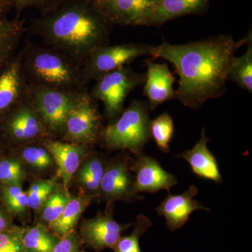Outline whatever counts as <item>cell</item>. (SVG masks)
<instances>
[{
    "label": "cell",
    "instance_id": "cb8c5ba5",
    "mask_svg": "<svg viewBox=\"0 0 252 252\" xmlns=\"http://www.w3.org/2000/svg\"><path fill=\"white\" fill-rule=\"evenodd\" d=\"M150 132L158 148L163 153H168L170 142L174 134V123L171 116L164 112L157 119L151 121Z\"/></svg>",
    "mask_w": 252,
    "mask_h": 252
},
{
    "label": "cell",
    "instance_id": "8fae6325",
    "mask_svg": "<svg viewBox=\"0 0 252 252\" xmlns=\"http://www.w3.org/2000/svg\"><path fill=\"white\" fill-rule=\"evenodd\" d=\"M104 212L97 216L84 220L81 225L80 238L82 243L94 251L104 249H114L122 237V233L132 223L122 225L113 217L112 208L109 206Z\"/></svg>",
    "mask_w": 252,
    "mask_h": 252
},
{
    "label": "cell",
    "instance_id": "3957f363",
    "mask_svg": "<svg viewBox=\"0 0 252 252\" xmlns=\"http://www.w3.org/2000/svg\"><path fill=\"white\" fill-rule=\"evenodd\" d=\"M18 54L29 85L72 92L86 89L84 65L59 50L28 43Z\"/></svg>",
    "mask_w": 252,
    "mask_h": 252
},
{
    "label": "cell",
    "instance_id": "277c9868",
    "mask_svg": "<svg viewBox=\"0 0 252 252\" xmlns=\"http://www.w3.org/2000/svg\"><path fill=\"white\" fill-rule=\"evenodd\" d=\"M147 102L135 99L123 111L116 122L100 131L101 138L109 149L128 150L135 156L143 153L152 138L151 119Z\"/></svg>",
    "mask_w": 252,
    "mask_h": 252
},
{
    "label": "cell",
    "instance_id": "4316f807",
    "mask_svg": "<svg viewBox=\"0 0 252 252\" xmlns=\"http://www.w3.org/2000/svg\"><path fill=\"white\" fill-rule=\"evenodd\" d=\"M56 188L57 185L54 179L38 180L32 184L26 191L28 207L34 210L41 208Z\"/></svg>",
    "mask_w": 252,
    "mask_h": 252
},
{
    "label": "cell",
    "instance_id": "30bf717a",
    "mask_svg": "<svg viewBox=\"0 0 252 252\" xmlns=\"http://www.w3.org/2000/svg\"><path fill=\"white\" fill-rule=\"evenodd\" d=\"M111 25L148 26L157 0H91Z\"/></svg>",
    "mask_w": 252,
    "mask_h": 252
},
{
    "label": "cell",
    "instance_id": "ffe728a7",
    "mask_svg": "<svg viewBox=\"0 0 252 252\" xmlns=\"http://www.w3.org/2000/svg\"><path fill=\"white\" fill-rule=\"evenodd\" d=\"M89 202L90 198L86 197L71 198L59 218L48 225V228L60 239L65 236L74 230Z\"/></svg>",
    "mask_w": 252,
    "mask_h": 252
},
{
    "label": "cell",
    "instance_id": "f546056e",
    "mask_svg": "<svg viewBox=\"0 0 252 252\" xmlns=\"http://www.w3.org/2000/svg\"><path fill=\"white\" fill-rule=\"evenodd\" d=\"M21 157L28 165L38 170H44L54 165V160L46 147L32 145L23 149Z\"/></svg>",
    "mask_w": 252,
    "mask_h": 252
},
{
    "label": "cell",
    "instance_id": "d6986e66",
    "mask_svg": "<svg viewBox=\"0 0 252 252\" xmlns=\"http://www.w3.org/2000/svg\"><path fill=\"white\" fill-rule=\"evenodd\" d=\"M210 0H157L151 13L148 26H160L167 21L205 12Z\"/></svg>",
    "mask_w": 252,
    "mask_h": 252
},
{
    "label": "cell",
    "instance_id": "484cf974",
    "mask_svg": "<svg viewBox=\"0 0 252 252\" xmlns=\"http://www.w3.org/2000/svg\"><path fill=\"white\" fill-rule=\"evenodd\" d=\"M71 198L67 190L56 188L41 207V220L48 225L55 221L61 215Z\"/></svg>",
    "mask_w": 252,
    "mask_h": 252
},
{
    "label": "cell",
    "instance_id": "7a4b0ae2",
    "mask_svg": "<svg viewBox=\"0 0 252 252\" xmlns=\"http://www.w3.org/2000/svg\"><path fill=\"white\" fill-rule=\"evenodd\" d=\"M112 25L91 0L56 3L32 25L44 45L68 55L84 65L94 50L110 43Z\"/></svg>",
    "mask_w": 252,
    "mask_h": 252
},
{
    "label": "cell",
    "instance_id": "d6a6232c",
    "mask_svg": "<svg viewBox=\"0 0 252 252\" xmlns=\"http://www.w3.org/2000/svg\"><path fill=\"white\" fill-rule=\"evenodd\" d=\"M82 244L80 235L73 230L60 239L59 241L49 252H77L80 250Z\"/></svg>",
    "mask_w": 252,
    "mask_h": 252
},
{
    "label": "cell",
    "instance_id": "f35d334b",
    "mask_svg": "<svg viewBox=\"0 0 252 252\" xmlns=\"http://www.w3.org/2000/svg\"><path fill=\"white\" fill-rule=\"evenodd\" d=\"M77 252H84V251H80V250H79V251Z\"/></svg>",
    "mask_w": 252,
    "mask_h": 252
},
{
    "label": "cell",
    "instance_id": "52a82bcc",
    "mask_svg": "<svg viewBox=\"0 0 252 252\" xmlns=\"http://www.w3.org/2000/svg\"><path fill=\"white\" fill-rule=\"evenodd\" d=\"M154 46L137 43L99 46L91 52L84 63L86 81H96L108 72L128 65L135 59L152 56Z\"/></svg>",
    "mask_w": 252,
    "mask_h": 252
},
{
    "label": "cell",
    "instance_id": "83f0119b",
    "mask_svg": "<svg viewBox=\"0 0 252 252\" xmlns=\"http://www.w3.org/2000/svg\"><path fill=\"white\" fill-rule=\"evenodd\" d=\"M1 198L10 213L21 215L27 209V193L21 186L4 185L1 189Z\"/></svg>",
    "mask_w": 252,
    "mask_h": 252
},
{
    "label": "cell",
    "instance_id": "ba28073f",
    "mask_svg": "<svg viewBox=\"0 0 252 252\" xmlns=\"http://www.w3.org/2000/svg\"><path fill=\"white\" fill-rule=\"evenodd\" d=\"M5 136L17 143H29L49 133L27 94L0 119Z\"/></svg>",
    "mask_w": 252,
    "mask_h": 252
},
{
    "label": "cell",
    "instance_id": "44dd1931",
    "mask_svg": "<svg viewBox=\"0 0 252 252\" xmlns=\"http://www.w3.org/2000/svg\"><path fill=\"white\" fill-rule=\"evenodd\" d=\"M21 239L27 252H49L60 240L46 225L41 223L22 228Z\"/></svg>",
    "mask_w": 252,
    "mask_h": 252
},
{
    "label": "cell",
    "instance_id": "5b68a950",
    "mask_svg": "<svg viewBox=\"0 0 252 252\" xmlns=\"http://www.w3.org/2000/svg\"><path fill=\"white\" fill-rule=\"evenodd\" d=\"M87 91L72 92L28 84L27 96L48 132L63 134L68 114Z\"/></svg>",
    "mask_w": 252,
    "mask_h": 252
},
{
    "label": "cell",
    "instance_id": "6da1fadb",
    "mask_svg": "<svg viewBox=\"0 0 252 252\" xmlns=\"http://www.w3.org/2000/svg\"><path fill=\"white\" fill-rule=\"evenodd\" d=\"M251 38L250 31L239 41L228 34L180 45L163 40L154 46L152 56L173 64L180 77L175 99L185 107L198 109L208 99L218 98L225 94L235 52Z\"/></svg>",
    "mask_w": 252,
    "mask_h": 252
},
{
    "label": "cell",
    "instance_id": "e0dca14e",
    "mask_svg": "<svg viewBox=\"0 0 252 252\" xmlns=\"http://www.w3.org/2000/svg\"><path fill=\"white\" fill-rule=\"evenodd\" d=\"M210 138L207 137L206 129L204 127L200 140L190 150L177 156L188 162L193 173L201 178L212 181L217 184L223 182V177L219 169L218 163L213 154L207 148Z\"/></svg>",
    "mask_w": 252,
    "mask_h": 252
},
{
    "label": "cell",
    "instance_id": "836d02e7",
    "mask_svg": "<svg viewBox=\"0 0 252 252\" xmlns=\"http://www.w3.org/2000/svg\"><path fill=\"white\" fill-rule=\"evenodd\" d=\"M24 23L18 20H9L0 15V38L25 31Z\"/></svg>",
    "mask_w": 252,
    "mask_h": 252
},
{
    "label": "cell",
    "instance_id": "7c38bea8",
    "mask_svg": "<svg viewBox=\"0 0 252 252\" xmlns=\"http://www.w3.org/2000/svg\"><path fill=\"white\" fill-rule=\"evenodd\" d=\"M130 170L135 172L134 186L137 193H154L162 190L170 193V189L177 184L175 176L164 170L157 159L144 153L131 160Z\"/></svg>",
    "mask_w": 252,
    "mask_h": 252
},
{
    "label": "cell",
    "instance_id": "d4e9b609",
    "mask_svg": "<svg viewBox=\"0 0 252 252\" xmlns=\"http://www.w3.org/2000/svg\"><path fill=\"white\" fill-rule=\"evenodd\" d=\"M134 228L130 235L121 237L113 250L114 252H142L140 239L152 225V221L144 215L137 216L133 223Z\"/></svg>",
    "mask_w": 252,
    "mask_h": 252
},
{
    "label": "cell",
    "instance_id": "f1b7e54d",
    "mask_svg": "<svg viewBox=\"0 0 252 252\" xmlns=\"http://www.w3.org/2000/svg\"><path fill=\"white\" fill-rule=\"evenodd\" d=\"M26 177L22 164L16 159L0 160V182L6 186H21Z\"/></svg>",
    "mask_w": 252,
    "mask_h": 252
},
{
    "label": "cell",
    "instance_id": "603a6c76",
    "mask_svg": "<svg viewBox=\"0 0 252 252\" xmlns=\"http://www.w3.org/2000/svg\"><path fill=\"white\" fill-rule=\"evenodd\" d=\"M106 167L101 158L94 157L88 159L78 171V180L91 195H97L99 193L101 181Z\"/></svg>",
    "mask_w": 252,
    "mask_h": 252
},
{
    "label": "cell",
    "instance_id": "d590c367",
    "mask_svg": "<svg viewBox=\"0 0 252 252\" xmlns=\"http://www.w3.org/2000/svg\"><path fill=\"white\" fill-rule=\"evenodd\" d=\"M16 225L13 224L11 217L7 212L0 207V233L14 228Z\"/></svg>",
    "mask_w": 252,
    "mask_h": 252
},
{
    "label": "cell",
    "instance_id": "8d00e7d4",
    "mask_svg": "<svg viewBox=\"0 0 252 252\" xmlns=\"http://www.w3.org/2000/svg\"><path fill=\"white\" fill-rule=\"evenodd\" d=\"M9 5L10 4L8 0H0V15L3 14Z\"/></svg>",
    "mask_w": 252,
    "mask_h": 252
},
{
    "label": "cell",
    "instance_id": "9c48e42d",
    "mask_svg": "<svg viewBox=\"0 0 252 252\" xmlns=\"http://www.w3.org/2000/svg\"><path fill=\"white\" fill-rule=\"evenodd\" d=\"M101 117L95 100L89 91L72 109L66 119L63 135L75 144L94 142L100 134Z\"/></svg>",
    "mask_w": 252,
    "mask_h": 252
},
{
    "label": "cell",
    "instance_id": "74e56055",
    "mask_svg": "<svg viewBox=\"0 0 252 252\" xmlns=\"http://www.w3.org/2000/svg\"><path fill=\"white\" fill-rule=\"evenodd\" d=\"M1 144H0V156H1Z\"/></svg>",
    "mask_w": 252,
    "mask_h": 252
},
{
    "label": "cell",
    "instance_id": "4fadbf2b",
    "mask_svg": "<svg viewBox=\"0 0 252 252\" xmlns=\"http://www.w3.org/2000/svg\"><path fill=\"white\" fill-rule=\"evenodd\" d=\"M130 170L127 158L121 157L112 160L106 167L99 194L108 202L142 200L143 197L135 192L134 176L131 175Z\"/></svg>",
    "mask_w": 252,
    "mask_h": 252
},
{
    "label": "cell",
    "instance_id": "4dcf8cb0",
    "mask_svg": "<svg viewBox=\"0 0 252 252\" xmlns=\"http://www.w3.org/2000/svg\"><path fill=\"white\" fill-rule=\"evenodd\" d=\"M21 232L22 228L15 226L0 233V252H27L23 247Z\"/></svg>",
    "mask_w": 252,
    "mask_h": 252
},
{
    "label": "cell",
    "instance_id": "5bb4252c",
    "mask_svg": "<svg viewBox=\"0 0 252 252\" xmlns=\"http://www.w3.org/2000/svg\"><path fill=\"white\" fill-rule=\"evenodd\" d=\"M198 193V189L194 185L190 186L183 193L172 195L169 193L157 207L158 215L165 217L167 228L171 231L184 226L195 210L210 211V208L203 206L194 199Z\"/></svg>",
    "mask_w": 252,
    "mask_h": 252
},
{
    "label": "cell",
    "instance_id": "ac0fdd59",
    "mask_svg": "<svg viewBox=\"0 0 252 252\" xmlns=\"http://www.w3.org/2000/svg\"><path fill=\"white\" fill-rule=\"evenodd\" d=\"M44 145L57 165L58 176L62 179L64 189L68 191V186L79 169L85 148L79 144L53 140L47 141Z\"/></svg>",
    "mask_w": 252,
    "mask_h": 252
},
{
    "label": "cell",
    "instance_id": "e575fe53",
    "mask_svg": "<svg viewBox=\"0 0 252 252\" xmlns=\"http://www.w3.org/2000/svg\"><path fill=\"white\" fill-rule=\"evenodd\" d=\"M9 4L14 5L18 10H23L32 6H46L52 7L56 4L55 0H8Z\"/></svg>",
    "mask_w": 252,
    "mask_h": 252
},
{
    "label": "cell",
    "instance_id": "7402d4cb",
    "mask_svg": "<svg viewBox=\"0 0 252 252\" xmlns=\"http://www.w3.org/2000/svg\"><path fill=\"white\" fill-rule=\"evenodd\" d=\"M246 52L240 57L233 56L230 63L228 79L243 90L252 93V38L248 41Z\"/></svg>",
    "mask_w": 252,
    "mask_h": 252
},
{
    "label": "cell",
    "instance_id": "8992f818",
    "mask_svg": "<svg viewBox=\"0 0 252 252\" xmlns=\"http://www.w3.org/2000/svg\"><path fill=\"white\" fill-rule=\"evenodd\" d=\"M146 73L137 72L128 65L104 74L97 80L90 94L94 100L101 101L109 119H117L124 111L126 97L145 81Z\"/></svg>",
    "mask_w": 252,
    "mask_h": 252
},
{
    "label": "cell",
    "instance_id": "9a60e30c",
    "mask_svg": "<svg viewBox=\"0 0 252 252\" xmlns=\"http://www.w3.org/2000/svg\"><path fill=\"white\" fill-rule=\"evenodd\" d=\"M146 64L147 71L143 94L147 97L149 109L154 110L164 102L175 99L173 88L175 77L167 63H154L147 60Z\"/></svg>",
    "mask_w": 252,
    "mask_h": 252
},
{
    "label": "cell",
    "instance_id": "2e32d148",
    "mask_svg": "<svg viewBox=\"0 0 252 252\" xmlns=\"http://www.w3.org/2000/svg\"><path fill=\"white\" fill-rule=\"evenodd\" d=\"M28 84L18 54L0 69V119L26 97Z\"/></svg>",
    "mask_w": 252,
    "mask_h": 252
},
{
    "label": "cell",
    "instance_id": "1f68e13d",
    "mask_svg": "<svg viewBox=\"0 0 252 252\" xmlns=\"http://www.w3.org/2000/svg\"><path fill=\"white\" fill-rule=\"evenodd\" d=\"M24 32L0 38V69L15 56Z\"/></svg>",
    "mask_w": 252,
    "mask_h": 252
}]
</instances>
